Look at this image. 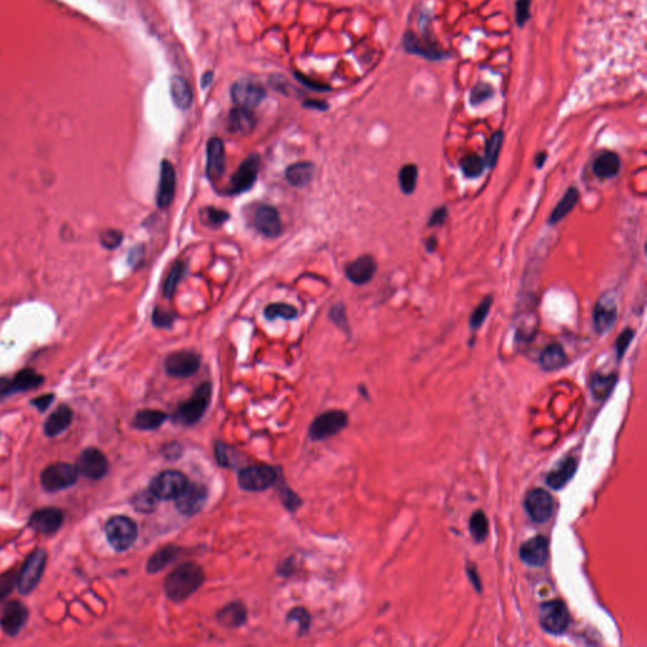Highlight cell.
<instances>
[{
	"instance_id": "1",
	"label": "cell",
	"mask_w": 647,
	"mask_h": 647,
	"mask_svg": "<svg viewBox=\"0 0 647 647\" xmlns=\"http://www.w3.org/2000/svg\"><path fill=\"white\" fill-rule=\"evenodd\" d=\"M205 574L196 563H185L171 572L164 581L166 596L173 602H182L202 587Z\"/></svg>"
},
{
	"instance_id": "2",
	"label": "cell",
	"mask_w": 647,
	"mask_h": 647,
	"mask_svg": "<svg viewBox=\"0 0 647 647\" xmlns=\"http://www.w3.org/2000/svg\"><path fill=\"white\" fill-rule=\"evenodd\" d=\"M212 397V387L209 382H204L199 386L194 395L178 407L173 416V421L182 425H194L200 421L204 413H206Z\"/></svg>"
},
{
	"instance_id": "3",
	"label": "cell",
	"mask_w": 647,
	"mask_h": 647,
	"mask_svg": "<svg viewBox=\"0 0 647 647\" xmlns=\"http://www.w3.org/2000/svg\"><path fill=\"white\" fill-rule=\"evenodd\" d=\"M106 534L108 541L115 550H128L137 540V525L132 518L115 516L108 521Z\"/></svg>"
},
{
	"instance_id": "4",
	"label": "cell",
	"mask_w": 647,
	"mask_h": 647,
	"mask_svg": "<svg viewBox=\"0 0 647 647\" xmlns=\"http://www.w3.org/2000/svg\"><path fill=\"white\" fill-rule=\"evenodd\" d=\"M542 628L550 635H561L567 630L570 615L565 603L560 599L544 602L539 609Z\"/></svg>"
},
{
	"instance_id": "5",
	"label": "cell",
	"mask_w": 647,
	"mask_h": 647,
	"mask_svg": "<svg viewBox=\"0 0 647 647\" xmlns=\"http://www.w3.org/2000/svg\"><path fill=\"white\" fill-rule=\"evenodd\" d=\"M348 415L340 410H332L317 416L311 424L308 435L313 440H325L338 435L348 425Z\"/></svg>"
},
{
	"instance_id": "6",
	"label": "cell",
	"mask_w": 647,
	"mask_h": 647,
	"mask_svg": "<svg viewBox=\"0 0 647 647\" xmlns=\"http://www.w3.org/2000/svg\"><path fill=\"white\" fill-rule=\"evenodd\" d=\"M186 477L178 470H164L154 478L149 489L158 500H176L186 488Z\"/></svg>"
},
{
	"instance_id": "7",
	"label": "cell",
	"mask_w": 647,
	"mask_h": 647,
	"mask_svg": "<svg viewBox=\"0 0 647 647\" xmlns=\"http://www.w3.org/2000/svg\"><path fill=\"white\" fill-rule=\"evenodd\" d=\"M79 472L67 463H56L47 467L40 476V483L49 492H57L76 483Z\"/></svg>"
},
{
	"instance_id": "8",
	"label": "cell",
	"mask_w": 647,
	"mask_h": 647,
	"mask_svg": "<svg viewBox=\"0 0 647 647\" xmlns=\"http://www.w3.org/2000/svg\"><path fill=\"white\" fill-rule=\"evenodd\" d=\"M277 470L268 465L247 467L239 472L238 483L241 488L248 492H262L275 485Z\"/></svg>"
},
{
	"instance_id": "9",
	"label": "cell",
	"mask_w": 647,
	"mask_h": 647,
	"mask_svg": "<svg viewBox=\"0 0 647 647\" xmlns=\"http://www.w3.org/2000/svg\"><path fill=\"white\" fill-rule=\"evenodd\" d=\"M202 359L193 350H178L171 353L164 361V369L170 377L188 378L200 368Z\"/></svg>"
},
{
	"instance_id": "10",
	"label": "cell",
	"mask_w": 647,
	"mask_h": 647,
	"mask_svg": "<svg viewBox=\"0 0 647 647\" xmlns=\"http://www.w3.org/2000/svg\"><path fill=\"white\" fill-rule=\"evenodd\" d=\"M259 162L258 154H251L241 163L230 178L228 194L239 195L251 190L258 178Z\"/></svg>"
},
{
	"instance_id": "11",
	"label": "cell",
	"mask_w": 647,
	"mask_h": 647,
	"mask_svg": "<svg viewBox=\"0 0 647 647\" xmlns=\"http://www.w3.org/2000/svg\"><path fill=\"white\" fill-rule=\"evenodd\" d=\"M525 509L534 522L544 524L549 521L554 513V500L545 489L536 488L526 496Z\"/></svg>"
},
{
	"instance_id": "12",
	"label": "cell",
	"mask_w": 647,
	"mask_h": 647,
	"mask_svg": "<svg viewBox=\"0 0 647 647\" xmlns=\"http://www.w3.org/2000/svg\"><path fill=\"white\" fill-rule=\"evenodd\" d=\"M234 104L239 108L253 109L266 97V89L256 81H236L230 90Z\"/></svg>"
},
{
	"instance_id": "13",
	"label": "cell",
	"mask_w": 647,
	"mask_h": 647,
	"mask_svg": "<svg viewBox=\"0 0 647 647\" xmlns=\"http://www.w3.org/2000/svg\"><path fill=\"white\" fill-rule=\"evenodd\" d=\"M46 559H47V555L45 550L36 551L28 558L18 581V588L21 593L28 594L37 587L40 576L43 574Z\"/></svg>"
},
{
	"instance_id": "14",
	"label": "cell",
	"mask_w": 647,
	"mask_h": 647,
	"mask_svg": "<svg viewBox=\"0 0 647 647\" xmlns=\"http://www.w3.org/2000/svg\"><path fill=\"white\" fill-rule=\"evenodd\" d=\"M253 225L259 234L275 239L282 234V221L280 218V212L273 206L260 205L254 211L253 215Z\"/></svg>"
},
{
	"instance_id": "15",
	"label": "cell",
	"mask_w": 647,
	"mask_h": 647,
	"mask_svg": "<svg viewBox=\"0 0 647 647\" xmlns=\"http://www.w3.org/2000/svg\"><path fill=\"white\" fill-rule=\"evenodd\" d=\"M76 469L84 477L100 479L108 473L109 463L106 455L100 450H97L95 448H89L81 453L80 458L76 464Z\"/></svg>"
},
{
	"instance_id": "16",
	"label": "cell",
	"mask_w": 647,
	"mask_h": 647,
	"mask_svg": "<svg viewBox=\"0 0 647 647\" xmlns=\"http://www.w3.org/2000/svg\"><path fill=\"white\" fill-rule=\"evenodd\" d=\"M175 194H176V171L170 161L163 160L161 163L158 191L156 195L157 206L162 210L170 208L171 204L175 199Z\"/></svg>"
},
{
	"instance_id": "17",
	"label": "cell",
	"mask_w": 647,
	"mask_h": 647,
	"mask_svg": "<svg viewBox=\"0 0 647 647\" xmlns=\"http://www.w3.org/2000/svg\"><path fill=\"white\" fill-rule=\"evenodd\" d=\"M208 500V491L202 485H187L176 498L178 511L187 516H194L204 509Z\"/></svg>"
},
{
	"instance_id": "18",
	"label": "cell",
	"mask_w": 647,
	"mask_h": 647,
	"mask_svg": "<svg viewBox=\"0 0 647 647\" xmlns=\"http://www.w3.org/2000/svg\"><path fill=\"white\" fill-rule=\"evenodd\" d=\"M206 178L211 182L219 181L225 172V147L218 137L210 138L206 146Z\"/></svg>"
},
{
	"instance_id": "19",
	"label": "cell",
	"mask_w": 647,
	"mask_h": 647,
	"mask_svg": "<svg viewBox=\"0 0 647 647\" xmlns=\"http://www.w3.org/2000/svg\"><path fill=\"white\" fill-rule=\"evenodd\" d=\"M520 558L530 566H542L549 558V541L539 535L528 539L520 548Z\"/></svg>"
},
{
	"instance_id": "20",
	"label": "cell",
	"mask_w": 647,
	"mask_h": 647,
	"mask_svg": "<svg viewBox=\"0 0 647 647\" xmlns=\"http://www.w3.org/2000/svg\"><path fill=\"white\" fill-rule=\"evenodd\" d=\"M617 304L613 297L603 296L599 299L593 311V324L594 329L599 335L609 332L615 326L617 320Z\"/></svg>"
},
{
	"instance_id": "21",
	"label": "cell",
	"mask_w": 647,
	"mask_h": 647,
	"mask_svg": "<svg viewBox=\"0 0 647 647\" xmlns=\"http://www.w3.org/2000/svg\"><path fill=\"white\" fill-rule=\"evenodd\" d=\"M377 272V263L371 256H362L350 262L345 268V276L354 284H365L369 282Z\"/></svg>"
},
{
	"instance_id": "22",
	"label": "cell",
	"mask_w": 647,
	"mask_h": 647,
	"mask_svg": "<svg viewBox=\"0 0 647 647\" xmlns=\"http://www.w3.org/2000/svg\"><path fill=\"white\" fill-rule=\"evenodd\" d=\"M62 512L57 509H43L37 511L31 518V527L40 534H55L62 525Z\"/></svg>"
},
{
	"instance_id": "23",
	"label": "cell",
	"mask_w": 647,
	"mask_h": 647,
	"mask_svg": "<svg viewBox=\"0 0 647 647\" xmlns=\"http://www.w3.org/2000/svg\"><path fill=\"white\" fill-rule=\"evenodd\" d=\"M27 617H28V612L25 607L18 602H12L4 607L1 612L0 622L4 631L13 636L22 630V627L25 626L27 621Z\"/></svg>"
},
{
	"instance_id": "24",
	"label": "cell",
	"mask_w": 647,
	"mask_h": 647,
	"mask_svg": "<svg viewBox=\"0 0 647 647\" xmlns=\"http://www.w3.org/2000/svg\"><path fill=\"white\" fill-rule=\"evenodd\" d=\"M257 119L251 109L234 108L228 117V130L234 134H248L256 127Z\"/></svg>"
},
{
	"instance_id": "25",
	"label": "cell",
	"mask_w": 647,
	"mask_h": 647,
	"mask_svg": "<svg viewBox=\"0 0 647 647\" xmlns=\"http://www.w3.org/2000/svg\"><path fill=\"white\" fill-rule=\"evenodd\" d=\"M576 472V461L574 458H565L560 461L558 467L551 470L546 477V483L552 489H561L564 485L574 477Z\"/></svg>"
},
{
	"instance_id": "26",
	"label": "cell",
	"mask_w": 647,
	"mask_h": 647,
	"mask_svg": "<svg viewBox=\"0 0 647 647\" xmlns=\"http://www.w3.org/2000/svg\"><path fill=\"white\" fill-rule=\"evenodd\" d=\"M539 362L545 372H554L565 367L567 356L565 350L559 343H552L542 350Z\"/></svg>"
},
{
	"instance_id": "27",
	"label": "cell",
	"mask_w": 647,
	"mask_h": 647,
	"mask_svg": "<svg viewBox=\"0 0 647 647\" xmlns=\"http://www.w3.org/2000/svg\"><path fill=\"white\" fill-rule=\"evenodd\" d=\"M621 170V160L613 152H605L593 162V172L597 178L606 180L617 176Z\"/></svg>"
},
{
	"instance_id": "28",
	"label": "cell",
	"mask_w": 647,
	"mask_h": 647,
	"mask_svg": "<svg viewBox=\"0 0 647 647\" xmlns=\"http://www.w3.org/2000/svg\"><path fill=\"white\" fill-rule=\"evenodd\" d=\"M315 173V166L311 162L304 161L293 163L286 170V180L292 186L304 187L311 182Z\"/></svg>"
},
{
	"instance_id": "29",
	"label": "cell",
	"mask_w": 647,
	"mask_h": 647,
	"mask_svg": "<svg viewBox=\"0 0 647 647\" xmlns=\"http://www.w3.org/2000/svg\"><path fill=\"white\" fill-rule=\"evenodd\" d=\"M171 97L181 110H186L193 104V89L186 79L181 76H173L171 80Z\"/></svg>"
},
{
	"instance_id": "30",
	"label": "cell",
	"mask_w": 647,
	"mask_h": 647,
	"mask_svg": "<svg viewBox=\"0 0 647 647\" xmlns=\"http://www.w3.org/2000/svg\"><path fill=\"white\" fill-rule=\"evenodd\" d=\"M73 420V413L67 406H60L45 424V432L49 437H57L64 432Z\"/></svg>"
},
{
	"instance_id": "31",
	"label": "cell",
	"mask_w": 647,
	"mask_h": 647,
	"mask_svg": "<svg viewBox=\"0 0 647 647\" xmlns=\"http://www.w3.org/2000/svg\"><path fill=\"white\" fill-rule=\"evenodd\" d=\"M578 202H579V191L575 187H570L551 212L548 223L550 225H555L560 223L563 219L566 218L572 211L574 210L575 205L578 204Z\"/></svg>"
},
{
	"instance_id": "32",
	"label": "cell",
	"mask_w": 647,
	"mask_h": 647,
	"mask_svg": "<svg viewBox=\"0 0 647 647\" xmlns=\"http://www.w3.org/2000/svg\"><path fill=\"white\" fill-rule=\"evenodd\" d=\"M167 419V415L158 410H142L136 413L133 419V426L138 430L149 431L158 429Z\"/></svg>"
},
{
	"instance_id": "33",
	"label": "cell",
	"mask_w": 647,
	"mask_h": 647,
	"mask_svg": "<svg viewBox=\"0 0 647 647\" xmlns=\"http://www.w3.org/2000/svg\"><path fill=\"white\" fill-rule=\"evenodd\" d=\"M247 611L241 603H230L224 607L218 613L219 622L230 628L239 627L245 622Z\"/></svg>"
},
{
	"instance_id": "34",
	"label": "cell",
	"mask_w": 647,
	"mask_h": 647,
	"mask_svg": "<svg viewBox=\"0 0 647 647\" xmlns=\"http://www.w3.org/2000/svg\"><path fill=\"white\" fill-rule=\"evenodd\" d=\"M404 46L406 47V49L408 52H413V53H420L422 56L428 57V58H432V60H439V58H444V53L441 51L435 49L434 46H430V45H426L424 43L422 40H417L415 36L407 33L404 36Z\"/></svg>"
},
{
	"instance_id": "35",
	"label": "cell",
	"mask_w": 647,
	"mask_h": 647,
	"mask_svg": "<svg viewBox=\"0 0 647 647\" xmlns=\"http://www.w3.org/2000/svg\"><path fill=\"white\" fill-rule=\"evenodd\" d=\"M178 552V548H173V546H166V548H163L161 550L154 552V555H152V558L148 560L147 570H148L151 574L161 572L166 566L169 565L170 563H172V561L175 560Z\"/></svg>"
},
{
	"instance_id": "36",
	"label": "cell",
	"mask_w": 647,
	"mask_h": 647,
	"mask_svg": "<svg viewBox=\"0 0 647 647\" xmlns=\"http://www.w3.org/2000/svg\"><path fill=\"white\" fill-rule=\"evenodd\" d=\"M42 376L32 371V369H25L22 372L18 373L14 380H9L10 386V393L16 392V391H28V389H36L42 383Z\"/></svg>"
},
{
	"instance_id": "37",
	"label": "cell",
	"mask_w": 647,
	"mask_h": 647,
	"mask_svg": "<svg viewBox=\"0 0 647 647\" xmlns=\"http://www.w3.org/2000/svg\"><path fill=\"white\" fill-rule=\"evenodd\" d=\"M615 383H617V377L615 374L603 376V374L597 373L591 377V393H593V396L598 398V400H605L613 391Z\"/></svg>"
},
{
	"instance_id": "38",
	"label": "cell",
	"mask_w": 647,
	"mask_h": 647,
	"mask_svg": "<svg viewBox=\"0 0 647 647\" xmlns=\"http://www.w3.org/2000/svg\"><path fill=\"white\" fill-rule=\"evenodd\" d=\"M186 272V266L184 262L178 260L173 267L171 268L169 275L166 277V281H164V284H163V295L166 299H172L176 293V290H178V283L181 282L182 277L185 275Z\"/></svg>"
},
{
	"instance_id": "39",
	"label": "cell",
	"mask_w": 647,
	"mask_h": 647,
	"mask_svg": "<svg viewBox=\"0 0 647 647\" xmlns=\"http://www.w3.org/2000/svg\"><path fill=\"white\" fill-rule=\"evenodd\" d=\"M230 218V214L227 210L214 208V206H206L200 211V220L204 225L209 228H220L224 223H227Z\"/></svg>"
},
{
	"instance_id": "40",
	"label": "cell",
	"mask_w": 647,
	"mask_h": 647,
	"mask_svg": "<svg viewBox=\"0 0 647 647\" xmlns=\"http://www.w3.org/2000/svg\"><path fill=\"white\" fill-rule=\"evenodd\" d=\"M417 176H419V170L416 164H406L400 172H398V182L402 193L406 195H411L416 185H417Z\"/></svg>"
},
{
	"instance_id": "41",
	"label": "cell",
	"mask_w": 647,
	"mask_h": 647,
	"mask_svg": "<svg viewBox=\"0 0 647 647\" xmlns=\"http://www.w3.org/2000/svg\"><path fill=\"white\" fill-rule=\"evenodd\" d=\"M469 530L470 534H472L476 541H485V539L488 535V530H489V524H488V518L485 516L483 511H477L472 515L469 521Z\"/></svg>"
},
{
	"instance_id": "42",
	"label": "cell",
	"mask_w": 647,
	"mask_h": 647,
	"mask_svg": "<svg viewBox=\"0 0 647 647\" xmlns=\"http://www.w3.org/2000/svg\"><path fill=\"white\" fill-rule=\"evenodd\" d=\"M461 169L465 178H479L485 171V162L477 154H469L461 160Z\"/></svg>"
},
{
	"instance_id": "43",
	"label": "cell",
	"mask_w": 647,
	"mask_h": 647,
	"mask_svg": "<svg viewBox=\"0 0 647 647\" xmlns=\"http://www.w3.org/2000/svg\"><path fill=\"white\" fill-rule=\"evenodd\" d=\"M502 145H503V133L497 132L494 133L492 138L488 141L487 147H485V166H488L491 170L496 167L498 156L501 154Z\"/></svg>"
},
{
	"instance_id": "44",
	"label": "cell",
	"mask_w": 647,
	"mask_h": 647,
	"mask_svg": "<svg viewBox=\"0 0 647 647\" xmlns=\"http://www.w3.org/2000/svg\"><path fill=\"white\" fill-rule=\"evenodd\" d=\"M296 316H297V310L291 305H287L283 302L271 304L265 308V317L271 321L277 317H282L284 320H293L296 319Z\"/></svg>"
},
{
	"instance_id": "45",
	"label": "cell",
	"mask_w": 647,
	"mask_h": 647,
	"mask_svg": "<svg viewBox=\"0 0 647 647\" xmlns=\"http://www.w3.org/2000/svg\"><path fill=\"white\" fill-rule=\"evenodd\" d=\"M492 304H493V299L489 296V297H485V299L478 305L477 308H474V311H473L472 315H470L469 320L470 328H472L473 330H477V329H479V328L482 326V324L485 323V319H487V316H488L489 311H491V308H492Z\"/></svg>"
},
{
	"instance_id": "46",
	"label": "cell",
	"mask_w": 647,
	"mask_h": 647,
	"mask_svg": "<svg viewBox=\"0 0 647 647\" xmlns=\"http://www.w3.org/2000/svg\"><path fill=\"white\" fill-rule=\"evenodd\" d=\"M157 503H158V498L152 493L151 489L136 494V497L133 500L134 509L139 511V512H145V513L156 510Z\"/></svg>"
},
{
	"instance_id": "47",
	"label": "cell",
	"mask_w": 647,
	"mask_h": 647,
	"mask_svg": "<svg viewBox=\"0 0 647 647\" xmlns=\"http://www.w3.org/2000/svg\"><path fill=\"white\" fill-rule=\"evenodd\" d=\"M176 320V314L162 308H156L152 314V321L156 328L171 329Z\"/></svg>"
},
{
	"instance_id": "48",
	"label": "cell",
	"mask_w": 647,
	"mask_h": 647,
	"mask_svg": "<svg viewBox=\"0 0 647 647\" xmlns=\"http://www.w3.org/2000/svg\"><path fill=\"white\" fill-rule=\"evenodd\" d=\"M329 316H330L332 323L335 324V325L339 328L340 330H343V332H349L347 308H345V306H344L343 304H337L335 306H332Z\"/></svg>"
},
{
	"instance_id": "49",
	"label": "cell",
	"mask_w": 647,
	"mask_h": 647,
	"mask_svg": "<svg viewBox=\"0 0 647 647\" xmlns=\"http://www.w3.org/2000/svg\"><path fill=\"white\" fill-rule=\"evenodd\" d=\"M633 338H635V332L632 329H624L618 335V338L615 340V353H617V356L620 359L624 356V353L627 352V349L631 345Z\"/></svg>"
},
{
	"instance_id": "50",
	"label": "cell",
	"mask_w": 647,
	"mask_h": 647,
	"mask_svg": "<svg viewBox=\"0 0 647 647\" xmlns=\"http://www.w3.org/2000/svg\"><path fill=\"white\" fill-rule=\"evenodd\" d=\"M123 242V233L115 229L106 230L101 234V244L106 247V249H115L121 245Z\"/></svg>"
},
{
	"instance_id": "51",
	"label": "cell",
	"mask_w": 647,
	"mask_h": 647,
	"mask_svg": "<svg viewBox=\"0 0 647 647\" xmlns=\"http://www.w3.org/2000/svg\"><path fill=\"white\" fill-rule=\"evenodd\" d=\"M530 16V0H518L516 3V21L520 27L525 25Z\"/></svg>"
},
{
	"instance_id": "52",
	"label": "cell",
	"mask_w": 647,
	"mask_h": 647,
	"mask_svg": "<svg viewBox=\"0 0 647 647\" xmlns=\"http://www.w3.org/2000/svg\"><path fill=\"white\" fill-rule=\"evenodd\" d=\"M492 94H493V91L488 85H480V86H477L476 89L473 90L470 100H472L473 104H480V103L485 101L488 97H492Z\"/></svg>"
},
{
	"instance_id": "53",
	"label": "cell",
	"mask_w": 647,
	"mask_h": 647,
	"mask_svg": "<svg viewBox=\"0 0 647 647\" xmlns=\"http://www.w3.org/2000/svg\"><path fill=\"white\" fill-rule=\"evenodd\" d=\"M290 621H297L300 623V627L301 628H305L308 630V623H310V618H308V612L302 608H296L293 609L291 613L289 615V618Z\"/></svg>"
},
{
	"instance_id": "54",
	"label": "cell",
	"mask_w": 647,
	"mask_h": 647,
	"mask_svg": "<svg viewBox=\"0 0 647 647\" xmlns=\"http://www.w3.org/2000/svg\"><path fill=\"white\" fill-rule=\"evenodd\" d=\"M446 218H448V209L445 206H441V208L432 211L428 225L429 227H440L446 221Z\"/></svg>"
},
{
	"instance_id": "55",
	"label": "cell",
	"mask_w": 647,
	"mask_h": 647,
	"mask_svg": "<svg viewBox=\"0 0 647 647\" xmlns=\"http://www.w3.org/2000/svg\"><path fill=\"white\" fill-rule=\"evenodd\" d=\"M145 258V248L142 245H138V247H134L132 251L130 252V256H128V262H130V266L133 267H138L141 265V262Z\"/></svg>"
},
{
	"instance_id": "56",
	"label": "cell",
	"mask_w": 647,
	"mask_h": 647,
	"mask_svg": "<svg viewBox=\"0 0 647 647\" xmlns=\"http://www.w3.org/2000/svg\"><path fill=\"white\" fill-rule=\"evenodd\" d=\"M52 401H53V396H52V395H45V396L36 398L32 404H34L38 410H40V411H45Z\"/></svg>"
},
{
	"instance_id": "57",
	"label": "cell",
	"mask_w": 647,
	"mask_h": 647,
	"mask_svg": "<svg viewBox=\"0 0 647 647\" xmlns=\"http://www.w3.org/2000/svg\"><path fill=\"white\" fill-rule=\"evenodd\" d=\"M304 106L306 108H311V109H316V110H326L328 109V104L324 103V101H319V100H306L304 103Z\"/></svg>"
},
{
	"instance_id": "58",
	"label": "cell",
	"mask_w": 647,
	"mask_h": 647,
	"mask_svg": "<svg viewBox=\"0 0 647 647\" xmlns=\"http://www.w3.org/2000/svg\"><path fill=\"white\" fill-rule=\"evenodd\" d=\"M296 77L300 79L302 84H305L308 88H311V89L319 90V91H323V90L329 89L328 86H321V85H315V84H313V80H308V79H306V77H304L302 75H296Z\"/></svg>"
},
{
	"instance_id": "59",
	"label": "cell",
	"mask_w": 647,
	"mask_h": 647,
	"mask_svg": "<svg viewBox=\"0 0 647 647\" xmlns=\"http://www.w3.org/2000/svg\"><path fill=\"white\" fill-rule=\"evenodd\" d=\"M468 575H469L470 579L474 582V587L479 589V588H480V583L478 581L477 569H476V567H472V569L468 567Z\"/></svg>"
},
{
	"instance_id": "60",
	"label": "cell",
	"mask_w": 647,
	"mask_h": 647,
	"mask_svg": "<svg viewBox=\"0 0 647 647\" xmlns=\"http://www.w3.org/2000/svg\"><path fill=\"white\" fill-rule=\"evenodd\" d=\"M212 79H214V73L208 71V73H204V76H202V88H206V86H209V85L211 84V81H212Z\"/></svg>"
},
{
	"instance_id": "61",
	"label": "cell",
	"mask_w": 647,
	"mask_h": 647,
	"mask_svg": "<svg viewBox=\"0 0 647 647\" xmlns=\"http://www.w3.org/2000/svg\"><path fill=\"white\" fill-rule=\"evenodd\" d=\"M425 245H426V249H428V251H435L437 245V241L435 239V236H430L429 239L425 242Z\"/></svg>"
},
{
	"instance_id": "62",
	"label": "cell",
	"mask_w": 647,
	"mask_h": 647,
	"mask_svg": "<svg viewBox=\"0 0 647 647\" xmlns=\"http://www.w3.org/2000/svg\"><path fill=\"white\" fill-rule=\"evenodd\" d=\"M545 161H546V154H545V152H540V154H537V156H536V160H535L537 169H541Z\"/></svg>"
}]
</instances>
